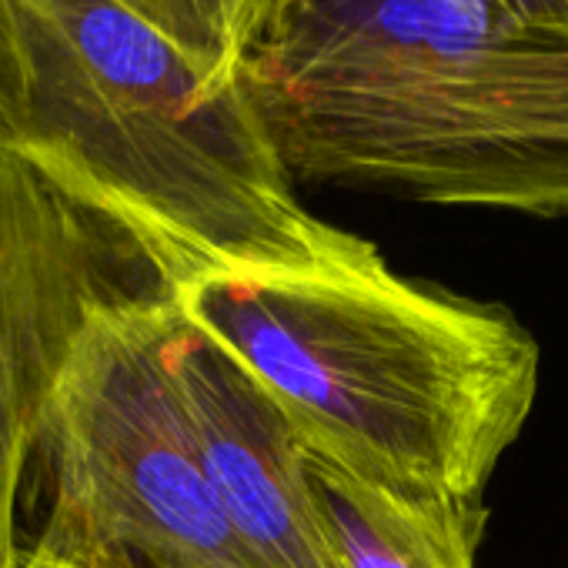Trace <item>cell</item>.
Wrapping results in <instances>:
<instances>
[{
    "instance_id": "cell-1",
    "label": "cell",
    "mask_w": 568,
    "mask_h": 568,
    "mask_svg": "<svg viewBox=\"0 0 568 568\" xmlns=\"http://www.w3.org/2000/svg\"><path fill=\"white\" fill-rule=\"evenodd\" d=\"M0 148L118 221L171 292L382 257L302 204L244 84L118 0H0Z\"/></svg>"
},
{
    "instance_id": "cell-5",
    "label": "cell",
    "mask_w": 568,
    "mask_h": 568,
    "mask_svg": "<svg viewBox=\"0 0 568 568\" xmlns=\"http://www.w3.org/2000/svg\"><path fill=\"white\" fill-rule=\"evenodd\" d=\"M174 368L217 498L254 565L345 568L308 478V448L281 408L184 315Z\"/></svg>"
},
{
    "instance_id": "cell-3",
    "label": "cell",
    "mask_w": 568,
    "mask_h": 568,
    "mask_svg": "<svg viewBox=\"0 0 568 568\" xmlns=\"http://www.w3.org/2000/svg\"><path fill=\"white\" fill-rule=\"evenodd\" d=\"M171 292L104 308L68 365L38 455V555L68 568H257L211 481L174 368Z\"/></svg>"
},
{
    "instance_id": "cell-4",
    "label": "cell",
    "mask_w": 568,
    "mask_h": 568,
    "mask_svg": "<svg viewBox=\"0 0 568 568\" xmlns=\"http://www.w3.org/2000/svg\"><path fill=\"white\" fill-rule=\"evenodd\" d=\"M171 292L104 211L0 148V568H21V491L51 398L91 322Z\"/></svg>"
},
{
    "instance_id": "cell-2",
    "label": "cell",
    "mask_w": 568,
    "mask_h": 568,
    "mask_svg": "<svg viewBox=\"0 0 568 568\" xmlns=\"http://www.w3.org/2000/svg\"><path fill=\"white\" fill-rule=\"evenodd\" d=\"M302 445L408 498H485L538 395V342L501 308L352 267L214 274L171 292Z\"/></svg>"
},
{
    "instance_id": "cell-6",
    "label": "cell",
    "mask_w": 568,
    "mask_h": 568,
    "mask_svg": "<svg viewBox=\"0 0 568 568\" xmlns=\"http://www.w3.org/2000/svg\"><path fill=\"white\" fill-rule=\"evenodd\" d=\"M521 44L485 0H284L244 74L305 78L445 64Z\"/></svg>"
},
{
    "instance_id": "cell-10",
    "label": "cell",
    "mask_w": 568,
    "mask_h": 568,
    "mask_svg": "<svg viewBox=\"0 0 568 568\" xmlns=\"http://www.w3.org/2000/svg\"><path fill=\"white\" fill-rule=\"evenodd\" d=\"M21 568H68V565H61V561H51V558L38 555L34 548H28V551H24V558H21Z\"/></svg>"
},
{
    "instance_id": "cell-7",
    "label": "cell",
    "mask_w": 568,
    "mask_h": 568,
    "mask_svg": "<svg viewBox=\"0 0 568 568\" xmlns=\"http://www.w3.org/2000/svg\"><path fill=\"white\" fill-rule=\"evenodd\" d=\"M308 478L345 568H475L485 498H408L315 452Z\"/></svg>"
},
{
    "instance_id": "cell-9",
    "label": "cell",
    "mask_w": 568,
    "mask_h": 568,
    "mask_svg": "<svg viewBox=\"0 0 568 568\" xmlns=\"http://www.w3.org/2000/svg\"><path fill=\"white\" fill-rule=\"evenodd\" d=\"M525 44H568V0H485Z\"/></svg>"
},
{
    "instance_id": "cell-8",
    "label": "cell",
    "mask_w": 568,
    "mask_h": 568,
    "mask_svg": "<svg viewBox=\"0 0 568 568\" xmlns=\"http://www.w3.org/2000/svg\"><path fill=\"white\" fill-rule=\"evenodd\" d=\"M171 44H178L214 84L237 88L267 38L284 0H118Z\"/></svg>"
}]
</instances>
